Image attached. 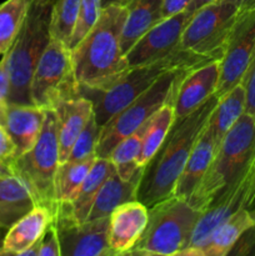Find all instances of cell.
I'll return each instance as SVG.
<instances>
[{
	"instance_id": "8d00e7d4",
	"label": "cell",
	"mask_w": 255,
	"mask_h": 256,
	"mask_svg": "<svg viewBox=\"0 0 255 256\" xmlns=\"http://www.w3.org/2000/svg\"><path fill=\"white\" fill-rule=\"evenodd\" d=\"M15 158H16V148L14 142L8 132L6 128L0 124V162L12 166Z\"/></svg>"
},
{
	"instance_id": "3957f363",
	"label": "cell",
	"mask_w": 255,
	"mask_h": 256,
	"mask_svg": "<svg viewBox=\"0 0 255 256\" xmlns=\"http://www.w3.org/2000/svg\"><path fill=\"white\" fill-rule=\"evenodd\" d=\"M255 159V119L244 112L218 146L204 176L188 202L204 210L215 198L239 182Z\"/></svg>"
},
{
	"instance_id": "ee69618b",
	"label": "cell",
	"mask_w": 255,
	"mask_h": 256,
	"mask_svg": "<svg viewBox=\"0 0 255 256\" xmlns=\"http://www.w3.org/2000/svg\"><path fill=\"white\" fill-rule=\"evenodd\" d=\"M6 106L8 104L0 102V124L4 125L5 122V112H6Z\"/></svg>"
},
{
	"instance_id": "30bf717a",
	"label": "cell",
	"mask_w": 255,
	"mask_h": 256,
	"mask_svg": "<svg viewBox=\"0 0 255 256\" xmlns=\"http://www.w3.org/2000/svg\"><path fill=\"white\" fill-rule=\"evenodd\" d=\"M240 10L226 0H215L192 12L182 35V49L222 58L224 45Z\"/></svg>"
},
{
	"instance_id": "8992f818",
	"label": "cell",
	"mask_w": 255,
	"mask_h": 256,
	"mask_svg": "<svg viewBox=\"0 0 255 256\" xmlns=\"http://www.w3.org/2000/svg\"><path fill=\"white\" fill-rule=\"evenodd\" d=\"M49 22L50 10L29 6L14 42L5 52L12 82L9 104H32L30 84L50 40Z\"/></svg>"
},
{
	"instance_id": "f6af8a7d",
	"label": "cell",
	"mask_w": 255,
	"mask_h": 256,
	"mask_svg": "<svg viewBox=\"0 0 255 256\" xmlns=\"http://www.w3.org/2000/svg\"><path fill=\"white\" fill-rule=\"evenodd\" d=\"M6 232H8V228L2 226V225H0V256H2V242H4V238H5V234H6Z\"/></svg>"
},
{
	"instance_id": "b9f144b4",
	"label": "cell",
	"mask_w": 255,
	"mask_h": 256,
	"mask_svg": "<svg viewBox=\"0 0 255 256\" xmlns=\"http://www.w3.org/2000/svg\"><path fill=\"white\" fill-rule=\"evenodd\" d=\"M215 2V0H192V2H190L189 6L186 8V10L189 12H194L195 10H198L199 8L204 6V5L209 4V2Z\"/></svg>"
},
{
	"instance_id": "f546056e",
	"label": "cell",
	"mask_w": 255,
	"mask_h": 256,
	"mask_svg": "<svg viewBox=\"0 0 255 256\" xmlns=\"http://www.w3.org/2000/svg\"><path fill=\"white\" fill-rule=\"evenodd\" d=\"M30 0H6L0 4V56L14 42L26 12Z\"/></svg>"
},
{
	"instance_id": "cb8c5ba5",
	"label": "cell",
	"mask_w": 255,
	"mask_h": 256,
	"mask_svg": "<svg viewBox=\"0 0 255 256\" xmlns=\"http://www.w3.org/2000/svg\"><path fill=\"white\" fill-rule=\"evenodd\" d=\"M36 205L32 192L16 175L0 176V225L9 229Z\"/></svg>"
},
{
	"instance_id": "5b68a950",
	"label": "cell",
	"mask_w": 255,
	"mask_h": 256,
	"mask_svg": "<svg viewBox=\"0 0 255 256\" xmlns=\"http://www.w3.org/2000/svg\"><path fill=\"white\" fill-rule=\"evenodd\" d=\"M148 214L144 232L128 255L180 256L189 245L200 210L172 195L148 208Z\"/></svg>"
},
{
	"instance_id": "c3c4849f",
	"label": "cell",
	"mask_w": 255,
	"mask_h": 256,
	"mask_svg": "<svg viewBox=\"0 0 255 256\" xmlns=\"http://www.w3.org/2000/svg\"><path fill=\"white\" fill-rule=\"evenodd\" d=\"M250 214H252V220H254V225H252V226L255 228V209L254 210H250Z\"/></svg>"
},
{
	"instance_id": "9c48e42d",
	"label": "cell",
	"mask_w": 255,
	"mask_h": 256,
	"mask_svg": "<svg viewBox=\"0 0 255 256\" xmlns=\"http://www.w3.org/2000/svg\"><path fill=\"white\" fill-rule=\"evenodd\" d=\"M80 94L72 50L50 38L32 75L30 84L32 104L44 110H54L64 100Z\"/></svg>"
},
{
	"instance_id": "6da1fadb",
	"label": "cell",
	"mask_w": 255,
	"mask_h": 256,
	"mask_svg": "<svg viewBox=\"0 0 255 256\" xmlns=\"http://www.w3.org/2000/svg\"><path fill=\"white\" fill-rule=\"evenodd\" d=\"M125 18V5H105L94 26L72 49L80 92H104L129 70L126 55L122 49Z\"/></svg>"
},
{
	"instance_id": "4fadbf2b",
	"label": "cell",
	"mask_w": 255,
	"mask_h": 256,
	"mask_svg": "<svg viewBox=\"0 0 255 256\" xmlns=\"http://www.w3.org/2000/svg\"><path fill=\"white\" fill-rule=\"evenodd\" d=\"M62 256H115L109 246L110 216L82 222L55 215Z\"/></svg>"
},
{
	"instance_id": "ac0fdd59",
	"label": "cell",
	"mask_w": 255,
	"mask_h": 256,
	"mask_svg": "<svg viewBox=\"0 0 255 256\" xmlns=\"http://www.w3.org/2000/svg\"><path fill=\"white\" fill-rule=\"evenodd\" d=\"M54 218L52 209L44 205H35L8 229L2 242V255H22L42 239Z\"/></svg>"
},
{
	"instance_id": "603a6c76",
	"label": "cell",
	"mask_w": 255,
	"mask_h": 256,
	"mask_svg": "<svg viewBox=\"0 0 255 256\" xmlns=\"http://www.w3.org/2000/svg\"><path fill=\"white\" fill-rule=\"evenodd\" d=\"M144 168L139 170L132 179L124 180L116 174V172H112L106 182L102 184V189L99 190L90 209L89 215L86 220H95L100 218H108L112 212L115 208L124 202L136 200L138 188H139L140 179H142ZM85 220V222H86Z\"/></svg>"
},
{
	"instance_id": "d6986e66",
	"label": "cell",
	"mask_w": 255,
	"mask_h": 256,
	"mask_svg": "<svg viewBox=\"0 0 255 256\" xmlns=\"http://www.w3.org/2000/svg\"><path fill=\"white\" fill-rule=\"evenodd\" d=\"M45 112L46 110L32 104H8L4 126L16 148V158L29 152L38 142Z\"/></svg>"
},
{
	"instance_id": "4316f807",
	"label": "cell",
	"mask_w": 255,
	"mask_h": 256,
	"mask_svg": "<svg viewBox=\"0 0 255 256\" xmlns=\"http://www.w3.org/2000/svg\"><path fill=\"white\" fill-rule=\"evenodd\" d=\"M172 100V99H170ZM168 102L148 120L146 129L142 136V149L138 156V165L145 168V165L152 159L159 148L169 134L172 124L175 122V112L172 102Z\"/></svg>"
},
{
	"instance_id": "e0dca14e",
	"label": "cell",
	"mask_w": 255,
	"mask_h": 256,
	"mask_svg": "<svg viewBox=\"0 0 255 256\" xmlns=\"http://www.w3.org/2000/svg\"><path fill=\"white\" fill-rule=\"evenodd\" d=\"M56 115V134L59 142V162H66L75 140L94 112V104L80 94L60 102L54 109Z\"/></svg>"
},
{
	"instance_id": "7402d4cb",
	"label": "cell",
	"mask_w": 255,
	"mask_h": 256,
	"mask_svg": "<svg viewBox=\"0 0 255 256\" xmlns=\"http://www.w3.org/2000/svg\"><path fill=\"white\" fill-rule=\"evenodd\" d=\"M162 0H124L126 18L122 32V49L128 50L154 25L164 19Z\"/></svg>"
},
{
	"instance_id": "ba28073f",
	"label": "cell",
	"mask_w": 255,
	"mask_h": 256,
	"mask_svg": "<svg viewBox=\"0 0 255 256\" xmlns=\"http://www.w3.org/2000/svg\"><path fill=\"white\" fill-rule=\"evenodd\" d=\"M189 69L174 70L160 76L149 89L132 100L108 120L100 130L99 142L96 146L98 158H109L112 150L144 125L165 102L172 98L178 79Z\"/></svg>"
},
{
	"instance_id": "9a60e30c",
	"label": "cell",
	"mask_w": 255,
	"mask_h": 256,
	"mask_svg": "<svg viewBox=\"0 0 255 256\" xmlns=\"http://www.w3.org/2000/svg\"><path fill=\"white\" fill-rule=\"evenodd\" d=\"M220 78V59L185 70L172 92L175 118L182 119L198 109L216 92Z\"/></svg>"
},
{
	"instance_id": "7bdbcfd3",
	"label": "cell",
	"mask_w": 255,
	"mask_h": 256,
	"mask_svg": "<svg viewBox=\"0 0 255 256\" xmlns=\"http://www.w3.org/2000/svg\"><path fill=\"white\" fill-rule=\"evenodd\" d=\"M6 175H14L12 166L5 164V162H0V176H6Z\"/></svg>"
},
{
	"instance_id": "7a4b0ae2",
	"label": "cell",
	"mask_w": 255,
	"mask_h": 256,
	"mask_svg": "<svg viewBox=\"0 0 255 256\" xmlns=\"http://www.w3.org/2000/svg\"><path fill=\"white\" fill-rule=\"evenodd\" d=\"M218 102L219 96L214 94L192 114L175 119L162 145L145 165L136 200L150 208L172 196L190 152Z\"/></svg>"
},
{
	"instance_id": "f1b7e54d",
	"label": "cell",
	"mask_w": 255,
	"mask_h": 256,
	"mask_svg": "<svg viewBox=\"0 0 255 256\" xmlns=\"http://www.w3.org/2000/svg\"><path fill=\"white\" fill-rule=\"evenodd\" d=\"M148 122L139 128L136 132L122 139L109 155L110 162L115 168V172L122 179L129 180L139 172L142 168L138 165V156L142 149V136L146 129Z\"/></svg>"
},
{
	"instance_id": "8fae6325",
	"label": "cell",
	"mask_w": 255,
	"mask_h": 256,
	"mask_svg": "<svg viewBox=\"0 0 255 256\" xmlns=\"http://www.w3.org/2000/svg\"><path fill=\"white\" fill-rule=\"evenodd\" d=\"M255 54V6L240 10L232 25L220 59L219 85L215 94L225 92L240 84Z\"/></svg>"
},
{
	"instance_id": "2e32d148",
	"label": "cell",
	"mask_w": 255,
	"mask_h": 256,
	"mask_svg": "<svg viewBox=\"0 0 255 256\" xmlns=\"http://www.w3.org/2000/svg\"><path fill=\"white\" fill-rule=\"evenodd\" d=\"M148 206L139 200L124 202L112 210L109 222V246L114 255H128L144 232Z\"/></svg>"
},
{
	"instance_id": "d4e9b609",
	"label": "cell",
	"mask_w": 255,
	"mask_h": 256,
	"mask_svg": "<svg viewBox=\"0 0 255 256\" xmlns=\"http://www.w3.org/2000/svg\"><path fill=\"white\" fill-rule=\"evenodd\" d=\"M245 112V90L242 84H238L222 96L215 105L208 120V128L212 132L218 146L226 132Z\"/></svg>"
},
{
	"instance_id": "484cf974",
	"label": "cell",
	"mask_w": 255,
	"mask_h": 256,
	"mask_svg": "<svg viewBox=\"0 0 255 256\" xmlns=\"http://www.w3.org/2000/svg\"><path fill=\"white\" fill-rule=\"evenodd\" d=\"M254 225L250 210L242 208L212 234L200 256H226L242 232Z\"/></svg>"
},
{
	"instance_id": "d6a6232c",
	"label": "cell",
	"mask_w": 255,
	"mask_h": 256,
	"mask_svg": "<svg viewBox=\"0 0 255 256\" xmlns=\"http://www.w3.org/2000/svg\"><path fill=\"white\" fill-rule=\"evenodd\" d=\"M102 9V0H80L78 22L70 39L69 49L72 50L88 32H90L100 16Z\"/></svg>"
},
{
	"instance_id": "836d02e7",
	"label": "cell",
	"mask_w": 255,
	"mask_h": 256,
	"mask_svg": "<svg viewBox=\"0 0 255 256\" xmlns=\"http://www.w3.org/2000/svg\"><path fill=\"white\" fill-rule=\"evenodd\" d=\"M38 256H62V248H60V240L55 220L50 222L40 239Z\"/></svg>"
},
{
	"instance_id": "5bb4252c",
	"label": "cell",
	"mask_w": 255,
	"mask_h": 256,
	"mask_svg": "<svg viewBox=\"0 0 255 256\" xmlns=\"http://www.w3.org/2000/svg\"><path fill=\"white\" fill-rule=\"evenodd\" d=\"M192 12L186 9L162 22L148 30L126 52L129 68L139 66L164 58L182 48V35Z\"/></svg>"
},
{
	"instance_id": "ffe728a7",
	"label": "cell",
	"mask_w": 255,
	"mask_h": 256,
	"mask_svg": "<svg viewBox=\"0 0 255 256\" xmlns=\"http://www.w3.org/2000/svg\"><path fill=\"white\" fill-rule=\"evenodd\" d=\"M114 172L115 168L109 158L96 156L89 174L86 175L74 199L68 204L56 205L55 215L65 216L76 222H85L96 199L98 192L102 189V184L106 182L108 178Z\"/></svg>"
},
{
	"instance_id": "7dc6e473",
	"label": "cell",
	"mask_w": 255,
	"mask_h": 256,
	"mask_svg": "<svg viewBox=\"0 0 255 256\" xmlns=\"http://www.w3.org/2000/svg\"><path fill=\"white\" fill-rule=\"evenodd\" d=\"M110 4H122L124 5V0H102V6Z\"/></svg>"
},
{
	"instance_id": "44dd1931",
	"label": "cell",
	"mask_w": 255,
	"mask_h": 256,
	"mask_svg": "<svg viewBox=\"0 0 255 256\" xmlns=\"http://www.w3.org/2000/svg\"><path fill=\"white\" fill-rule=\"evenodd\" d=\"M216 149L218 144L212 136V132L208 128L206 122L202 132H200L192 152H190L189 159L185 164L182 175L178 179L172 195L189 200L195 188L198 186L202 178L204 176L208 166L210 165L215 152H216Z\"/></svg>"
},
{
	"instance_id": "bcb514c9",
	"label": "cell",
	"mask_w": 255,
	"mask_h": 256,
	"mask_svg": "<svg viewBox=\"0 0 255 256\" xmlns=\"http://www.w3.org/2000/svg\"><path fill=\"white\" fill-rule=\"evenodd\" d=\"M255 202V159L252 162V202Z\"/></svg>"
},
{
	"instance_id": "83f0119b",
	"label": "cell",
	"mask_w": 255,
	"mask_h": 256,
	"mask_svg": "<svg viewBox=\"0 0 255 256\" xmlns=\"http://www.w3.org/2000/svg\"><path fill=\"white\" fill-rule=\"evenodd\" d=\"M95 159L96 156L80 160V162L66 160L64 162H60L56 169L54 182L56 205L68 204L74 199L86 175L89 174Z\"/></svg>"
},
{
	"instance_id": "74e56055",
	"label": "cell",
	"mask_w": 255,
	"mask_h": 256,
	"mask_svg": "<svg viewBox=\"0 0 255 256\" xmlns=\"http://www.w3.org/2000/svg\"><path fill=\"white\" fill-rule=\"evenodd\" d=\"M12 82H10L9 69H8L6 55H2L0 59V102L9 104Z\"/></svg>"
},
{
	"instance_id": "4dcf8cb0",
	"label": "cell",
	"mask_w": 255,
	"mask_h": 256,
	"mask_svg": "<svg viewBox=\"0 0 255 256\" xmlns=\"http://www.w3.org/2000/svg\"><path fill=\"white\" fill-rule=\"evenodd\" d=\"M80 0H59L50 10L49 34L52 39L58 40L69 46L79 14Z\"/></svg>"
},
{
	"instance_id": "60d3db41",
	"label": "cell",
	"mask_w": 255,
	"mask_h": 256,
	"mask_svg": "<svg viewBox=\"0 0 255 256\" xmlns=\"http://www.w3.org/2000/svg\"><path fill=\"white\" fill-rule=\"evenodd\" d=\"M226 2H230L234 5H236L239 10H246L255 6V0H226Z\"/></svg>"
},
{
	"instance_id": "e575fe53",
	"label": "cell",
	"mask_w": 255,
	"mask_h": 256,
	"mask_svg": "<svg viewBox=\"0 0 255 256\" xmlns=\"http://www.w3.org/2000/svg\"><path fill=\"white\" fill-rule=\"evenodd\" d=\"M245 90V112L255 119V54L242 80Z\"/></svg>"
},
{
	"instance_id": "d590c367",
	"label": "cell",
	"mask_w": 255,
	"mask_h": 256,
	"mask_svg": "<svg viewBox=\"0 0 255 256\" xmlns=\"http://www.w3.org/2000/svg\"><path fill=\"white\" fill-rule=\"evenodd\" d=\"M228 255L255 256V228L245 230Z\"/></svg>"
},
{
	"instance_id": "277c9868",
	"label": "cell",
	"mask_w": 255,
	"mask_h": 256,
	"mask_svg": "<svg viewBox=\"0 0 255 256\" xmlns=\"http://www.w3.org/2000/svg\"><path fill=\"white\" fill-rule=\"evenodd\" d=\"M215 59L222 58L205 56L180 48L176 52L155 62L129 68V70L112 88L104 92H84L82 94L94 96L89 99L94 104L96 122L102 126L122 108L146 92L164 74L174 70L192 69Z\"/></svg>"
},
{
	"instance_id": "1f68e13d",
	"label": "cell",
	"mask_w": 255,
	"mask_h": 256,
	"mask_svg": "<svg viewBox=\"0 0 255 256\" xmlns=\"http://www.w3.org/2000/svg\"><path fill=\"white\" fill-rule=\"evenodd\" d=\"M100 130H102V126L96 122L95 115L92 112L84 129L82 130L78 139L75 140L68 160L69 162H80V160L96 156V146L98 142H99Z\"/></svg>"
},
{
	"instance_id": "52a82bcc",
	"label": "cell",
	"mask_w": 255,
	"mask_h": 256,
	"mask_svg": "<svg viewBox=\"0 0 255 256\" xmlns=\"http://www.w3.org/2000/svg\"><path fill=\"white\" fill-rule=\"evenodd\" d=\"M59 142L56 134V115L46 110L42 132L29 152L12 162L14 175L24 182L36 205H44L56 212L55 174L59 166Z\"/></svg>"
},
{
	"instance_id": "ab89813d",
	"label": "cell",
	"mask_w": 255,
	"mask_h": 256,
	"mask_svg": "<svg viewBox=\"0 0 255 256\" xmlns=\"http://www.w3.org/2000/svg\"><path fill=\"white\" fill-rule=\"evenodd\" d=\"M59 0H30L29 6L36 8V9H44V10H52V5Z\"/></svg>"
},
{
	"instance_id": "7c38bea8",
	"label": "cell",
	"mask_w": 255,
	"mask_h": 256,
	"mask_svg": "<svg viewBox=\"0 0 255 256\" xmlns=\"http://www.w3.org/2000/svg\"><path fill=\"white\" fill-rule=\"evenodd\" d=\"M252 204V165L250 172L234 186L215 198L204 210L200 212L190 236L189 245L180 256H200L202 248L212 232L226 222L234 212Z\"/></svg>"
},
{
	"instance_id": "f35d334b",
	"label": "cell",
	"mask_w": 255,
	"mask_h": 256,
	"mask_svg": "<svg viewBox=\"0 0 255 256\" xmlns=\"http://www.w3.org/2000/svg\"><path fill=\"white\" fill-rule=\"evenodd\" d=\"M162 2H162V15L164 18H168L186 9L192 0H162Z\"/></svg>"
}]
</instances>
